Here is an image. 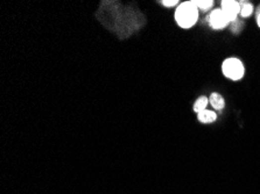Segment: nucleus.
I'll return each mask as SVG.
<instances>
[{
  "instance_id": "1",
  "label": "nucleus",
  "mask_w": 260,
  "mask_h": 194,
  "mask_svg": "<svg viewBox=\"0 0 260 194\" xmlns=\"http://www.w3.org/2000/svg\"><path fill=\"white\" fill-rule=\"evenodd\" d=\"M198 19V8L195 1H186L175 12V20L182 28H191Z\"/></svg>"
},
{
  "instance_id": "2",
  "label": "nucleus",
  "mask_w": 260,
  "mask_h": 194,
  "mask_svg": "<svg viewBox=\"0 0 260 194\" xmlns=\"http://www.w3.org/2000/svg\"><path fill=\"white\" fill-rule=\"evenodd\" d=\"M222 69L224 76L232 80H238L244 76V65L237 58L225 59L222 65Z\"/></svg>"
},
{
  "instance_id": "3",
  "label": "nucleus",
  "mask_w": 260,
  "mask_h": 194,
  "mask_svg": "<svg viewBox=\"0 0 260 194\" xmlns=\"http://www.w3.org/2000/svg\"><path fill=\"white\" fill-rule=\"evenodd\" d=\"M222 11L230 20V22L236 21V18L241 13V2L235 0H224L222 1Z\"/></svg>"
},
{
  "instance_id": "4",
  "label": "nucleus",
  "mask_w": 260,
  "mask_h": 194,
  "mask_svg": "<svg viewBox=\"0 0 260 194\" xmlns=\"http://www.w3.org/2000/svg\"><path fill=\"white\" fill-rule=\"evenodd\" d=\"M230 20L226 18V15L223 13L222 8L215 9L209 16V25L214 29H222L229 25Z\"/></svg>"
},
{
  "instance_id": "5",
  "label": "nucleus",
  "mask_w": 260,
  "mask_h": 194,
  "mask_svg": "<svg viewBox=\"0 0 260 194\" xmlns=\"http://www.w3.org/2000/svg\"><path fill=\"white\" fill-rule=\"evenodd\" d=\"M197 118H198V121L201 123H211L217 119V115H216V113L212 112V110L205 109L203 110V112L198 113Z\"/></svg>"
},
{
  "instance_id": "6",
  "label": "nucleus",
  "mask_w": 260,
  "mask_h": 194,
  "mask_svg": "<svg viewBox=\"0 0 260 194\" xmlns=\"http://www.w3.org/2000/svg\"><path fill=\"white\" fill-rule=\"evenodd\" d=\"M209 101L215 109H223V107H224V103H225L223 97L221 95H218V93H212V95L210 96Z\"/></svg>"
},
{
  "instance_id": "7",
  "label": "nucleus",
  "mask_w": 260,
  "mask_h": 194,
  "mask_svg": "<svg viewBox=\"0 0 260 194\" xmlns=\"http://www.w3.org/2000/svg\"><path fill=\"white\" fill-rule=\"evenodd\" d=\"M208 103H209V99L206 98V97L202 96V97H199L197 100H196L194 106H193V109H194L196 113H201L203 112V110H205Z\"/></svg>"
},
{
  "instance_id": "8",
  "label": "nucleus",
  "mask_w": 260,
  "mask_h": 194,
  "mask_svg": "<svg viewBox=\"0 0 260 194\" xmlns=\"http://www.w3.org/2000/svg\"><path fill=\"white\" fill-rule=\"evenodd\" d=\"M253 12V6L250 4V2H242L241 6V15L244 16V18H248L252 14Z\"/></svg>"
},
{
  "instance_id": "9",
  "label": "nucleus",
  "mask_w": 260,
  "mask_h": 194,
  "mask_svg": "<svg viewBox=\"0 0 260 194\" xmlns=\"http://www.w3.org/2000/svg\"><path fill=\"white\" fill-rule=\"evenodd\" d=\"M195 4L197 6V8H201L203 11H208L209 8L212 7L214 1L212 0H199V1H195Z\"/></svg>"
},
{
  "instance_id": "10",
  "label": "nucleus",
  "mask_w": 260,
  "mask_h": 194,
  "mask_svg": "<svg viewBox=\"0 0 260 194\" xmlns=\"http://www.w3.org/2000/svg\"><path fill=\"white\" fill-rule=\"evenodd\" d=\"M176 4H179L178 0H171V1H162V5L163 6H167V7H173V6H175Z\"/></svg>"
},
{
  "instance_id": "11",
  "label": "nucleus",
  "mask_w": 260,
  "mask_h": 194,
  "mask_svg": "<svg viewBox=\"0 0 260 194\" xmlns=\"http://www.w3.org/2000/svg\"><path fill=\"white\" fill-rule=\"evenodd\" d=\"M257 22H258V26L260 27V8H258V15H257Z\"/></svg>"
}]
</instances>
